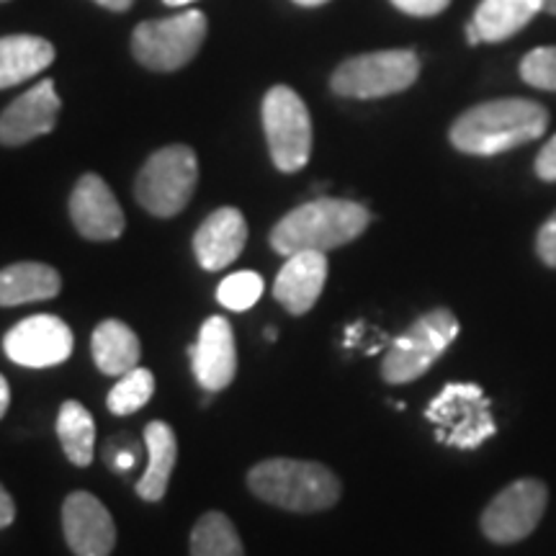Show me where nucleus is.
<instances>
[{
	"label": "nucleus",
	"instance_id": "nucleus-3",
	"mask_svg": "<svg viewBox=\"0 0 556 556\" xmlns=\"http://www.w3.org/2000/svg\"><path fill=\"white\" fill-rule=\"evenodd\" d=\"M248 484L263 503L291 513L328 510L340 500L338 477L317 462L268 458L250 471Z\"/></svg>",
	"mask_w": 556,
	"mask_h": 556
},
{
	"label": "nucleus",
	"instance_id": "nucleus-16",
	"mask_svg": "<svg viewBox=\"0 0 556 556\" xmlns=\"http://www.w3.org/2000/svg\"><path fill=\"white\" fill-rule=\"evenodd\" d=\"M328 281V255L317 250L287 255V263L278 270L274 296L289 315H307L315 307Z\"/></svg>",
	"mask_w": 556,
	"mask_h": 556
},
{
	"label": "nucleus",
	"instance_id": "nucleus-29",
	"mask_svg": "<svg viewBox=\"0 0 556 556\" xmlns=\"http://www.w3.org/2000/svg\"><path fill=\"white\" fill-rule=\"evenodd\" d=\"M400 11L409 13V16H438L441 11L448 9L451 0H392Z\"/></svg>",
	"mask_w": 556,
	"mask_h": 556
},
{
	"label": "nucleus",
	"instance_id": "nucleus-6",
	"mask_svg": "<svg viewBox=\"0 0 556 556\" xmlns=\"http://www.w3.org/2000/svg\"><path fill=\"white\" fill-rule=\"evenodd\" d=\"M458 336V319L451 309H433L402 332L387 351L381 377L387 384H409L420 379Z\"/></svg>",
	"mask_w": 556,
	"mask_h": 556
},
{
	"label": "nucleus",
	"instance_id": "nucleus-12",
	"mask_svg": "<svg viewBox=\"0 0 556 556\" xmlns=\"http://www.w3.org/2000/svg\"><path fill=\"white\" fill-rule=\"evenodd\" d=\"M62 531L75 556H109L116 544L111 513L90 492H73L62 505Z\"/></svg>",
	"mask_w": 556,
	"mask_h": 556
},
{
	"label": "nucleus",
	"instance_id": "nucleus-20",
	"mask_svg": "<svg viewBox=\"0 0 556 556\" xmlns=\"http://www.w3.org/2000/svg\"><path fill=\"white\" fill-rule=\"evenodd\" d=\"M62 289L60 274L45 263H16L0 270V307L45 302Z\"/></svg>",
	"mask_w": 556,
	"mask_h": 556
},
{
	"label": "nucleus",
	"instance_id": "nucleus-34",
	"mask_svg": "<svg viewBox=\"0 0 556 556\" xmlns=\"http://www.w3.org/2000/svg\"><path fill=\"white\" fill-rule=\"evenodd\" d=\"M96 3L103 5V9H109V11H129L135 0H96Z\"/></svg>",
	"mask_w": 556,
	"mask_h": 556
},
{
	"label": "nucleus",
	"instance_id": "nucleus-5",
	"mask_svg": "<svg viewBox=\"0 0 556 556\" xmlns=\"http://www.w3.org/2000/svg\"><path fill=\"white\" fill-rule=\"evenodd\" d=\"M199 184V160L186 144L157 150L139 170L135 197L152 217H176L189 206Z\"/></svg>",
	"mask_w": 556,
	"mask_h": 556
},
{
	"label": "nucleus",
	"instance_id": "nucleus-24",
	"mask_svg": "<svg viewBox=\"0 0 556 556\" xmlns=\"http://www.w3.org/2000/svg\"><path fill=\"white\" fill-rule=\"evenodd\" d=\"M191 556H245L232 520L225 513H206L191 531Z\"/></svg>",
	"mask_w": 556,
	"mask_h": 556
},
{
	"label": "nucleus",
	"instance_id": "nucleus-21",
	"mask_svg": "<svg viewBox=\"0 0 556 556\" xmlns=\"http://www.w3.org/2000/svg\"><path fill=\"white\" fill-rule=\"evenodd\" d=\"M139 356H142V345L129 325L119 319H106L93 330V361L106 377H124L131 368H137Z\"/></svg>",
	"mask_w": 556,
	"mask_h": 556
},
{
	"label": "nucleus",
	"instance_id": "nucleus-33",
	"mask_svg": "<svg viewBox=\"0 0 556 556\" xmlns=\"http://www.w3.org/2000/svg\"><path fill=\"white\" fill-rule=\"evenodd\" d=\"M11 405V389H9V381L5 377H0V417L5 415V409Z\"/></svg>",
	"mask_w": 556,
	"mask_h": 556
},
{
	"label": "nucleus",
	"instance_id": "nucleus-22",
	"mask_svg": "<svg viewBox=\"0 0 556 556\" xmlns=\"http://www.w3.org/2000/svg\"><path fill=\"white\" fill-rule=\"evenodd\" d=\"M544 11V0H482L471 18L482 41H505L518 34L536 13Z\"/></svg>",
	"mask_w": 556,
	"mask_h": 556
},
{
	"label": "nucleus",
	"instance_id": "nucleus-4",
	"mask_svg": "<svg viewBox=\"0 0 556 556\" xmlns=\"http://www.w3.org/2000/svg\"><path fill=\"white\" fill-rule=\"evenodd\" d=\"M438 443L451 448H479L486 438L497 433L490 397L477 384H448L430 400L426 409Z\"/></svg>",
	"mask_w": 556,
	"mask_h": 556
},
{
	"label": "nucleus",
	"instance_id": "nucleus-27",
	"mask_svg": "<svg viewBox=\"0 0 556 556\" xmlns=\"http://www.w3.org/2000/svg\"><path fill=\"white\" fill-rule=\"evenodd\" d=\"M520 78L541 90H556V47H539L520 62Z\"/></svg>",
	"mask_w": 556,
	"mask_h": 556
},
{
	"label": "nucleus",
	"instance_id": "nucleus-13",
	"mask_svg": "<svg viewBox=\"0 0 556 556\" xmlns=\"http://www.w3.org/2000/svg\"><path fill=\"white\" fill-rule=\"evenodd\" d=\"M70 217L78 227L83 238L106 242L122 238L124 232V212L119 201L106 186V180L96 173H86L75 184L73 197H70Z\"/></svg>",
	"mask_w": 556,
	"mask_h": 556
},
{
	"label": "nucleus",
	"instance_id": "nucleus-38",
	"mask_svg": "<svg viewBox=\"0 0 556 556\" xmlns=\"http://www.w3.org/2000/svg\"><path fill=\"white\" fill-rule=\"evenodd\" d=\"M165 3H168V5H189V3H193V0H165Z\"/></svg>",
	"mask_w": 556,
	"mask_h": 556
},
{
	"label": "nucleus",
	"instance_id": "nucleus-7",
	"mask_svg": "<svg viewBox=\"0 0 556 556\" xmlns=\"http://www.w3.org/2000/svg\"><path fill=\"white\" fill-rule=\"evenodd\" d=\"M206 39V16L197 9L178 16L144 21L131 34V52L144 67L173 73L197 58Z\"/></svg>",
	"mask_w": 556,
	"mask_h": 556
},
{
	"label": "nucleus",
	"instance_id": "nucleus-31",
	"mask_svg": "<svg viewBox=\"0 0 556 556\" xmlns=\"http://www.w3.org/2000/svg\"><path fill=\"white\" fill-rule=\"evenodd\" d=\"M16 518V505H13V497L5 492V486L0 484V528H9Z\"/></svg>",
	"mask_w": 556,
	"mask_h": 556
},
{
	"label": "nucleus",
	"instance_id": "nucleus-17",
	"mask_svg": "<svg viewBox=\"0 0 556 556\" xmlns=\"http://www.w3.org/2000/svg\"><path fill=\"white\" fill-rule=\"evenodd\" d=\"M248 242V222L240 208L222 206L193 235V253L201 268L222 270L240 258Z\"/></svg>",
	"mask_w": 556,
	"mask_h": 556
},
{
	"label": "nucleus",
	"instance_id": "nucleus-10",
	"mask_svg": "<svg viewBox=\"0 0 556 556\" xmlns=\"http://www.w3.org/2000/svg\"><path fill=\"white\" fill-rule=\"evenodd\" d=\"M546 484L539 479H518L505 486L482 513L484 536L495 544H516L536 531L546 510Z\"/></svg>",
	"mask_w": 556,
	"mask_h": 556
},
{
	"label": "nucleus",
	"instance_id": "nucleus-8",
	"mask_svg": "<svg viewBox=\"0 0 556 556\" xmlns=\"http://www.w3.org/2000/svg\"><path fill=\"white\" fill-rule=\"evenodd\" d=\"M420 75V58L413 50L368 52L345 60L332 73L330 86L343 99H384L407 90Z\"/></svg>",
	"mask_w": 556,
	"mask_h": 556
},
{
	"label": "nucleus",
	"instance_id": "nucleus-23",
	"mask_svg": "<svg viewBox=\"0 0 556 556\" xmlns=\"http://www.w3.org/2000/svg\"><path fill=\"white\" fill-rule=\"evenodd\" d=\"M58 435L62 451L75 467H88L93 462L96 446V422L80 402L67 400L58 415Z\"/></svg>",
	"mask_w": 556,
	"mask_h": 556
},
{
	"label": "nucleus",
	"instance_id": "nucleus-36",
	"mask_svg": "<svg viewBox=\"0 0 556 556\" xmlns=\"http://www.w3.org/2000/svg\"><path fill=\"white\" fill-rule=\"evenodd\" d=\"M296 5H307V9H315V5H325L330 3V0H294Z\"/></svg>",
	"mask_w": 556,
	"mask_h": 556
},
{
	"label": "nucleus",
	"instance_id": "nucleus-40",
	"mask_svg": "<svg viewBox=\"0 0 556 556\" xmlns=\"http://www.w3.org/2000/svg\"><path fill=\"white\" fill-rule=\"evenodd\" d=\"M0 3H5V0H0Z\"/></svg>",
	"mask_w": 556,
	"mask_h": 556
},
{
	"label": "nucleus",
	"instance_id": "nucleus-26",
	"mask_svg": "<svg viewBox=\"0 0 556 556\" xmlns=\"http://www.w3.org/2000/svg\"><path fill=\"white\" fill-rule=\"evenodd\" d=\"M263 294V278L255 270H238L219 283L217 299L222 307L232 312H245L258 302Z\"/></svg>",
	"mask_w": 556,
	"mask_h": 556
},
{
	"label": "nucleus",
	"instance_id": "nucleus-19",
	"mask_svg": "<svg viewBox=\"0 0 556 556\" xmlns=\"http://www.w3.org/2000/svg\"><path fill=\"white\" fill-rule=\"evenodd\" d=\"M144 446H148V469L137 482V495L148 503H160L168 492L173 467H176L178 458L176 433L168 422H150L144 428Z\"/></svg>",
	"mask_w": 556,
	"mask_h": 556
},
{
	"label": "nucleus",
	"instance_id": "nucleus-2",
	"mask_svg": "<svg viewBox=\"0 0 556 556\" xmlns=\"http://www.w3.org/2000/svg\"><path fill=\"white\" fill-rule=\"evenodd\" d=\"M371 212L364 204L348 199H315L289 212L270 232V248L281 255L302 250L328 253L343 248L366 232Z\"/></svg>",
	"mask_w": 556,
	"mask_h": 556
},
{
	"label": "nucleus",
	"instance_id": "nucleus-18",
	"mask_svg": "<svg viewBox=\"0 0 556 556\" xmlns=\"http://www.w3.org/2000/svg\"><path fill=\"white\" fill-rule=\"evenodd\" d=\"M54 62L52 41L31 34L0 37V90L31 80Z\"/></svg>",
	"mask_w": 556,
	"mask_h": 556
},
{
	"label": "nucleus",
	"instance_id": "nucleus-28",
	"mask_svg": "<svg viewBox=\"0 0 556 556\" xmlns=\"http://www.w3.org/2000/svg\"><path fill=\"white\" fill-rule=\"evenodd\" d=\"M536 253H539V258L546 263V266L556 268V212H554V217L539 229Z\"/></svg>",
	"mask_w": 556,
	"mask_h": 556
},
{
	"label": "nucleus",
	"instance_id": "nucleus-35",
	"mask_svg": "<svg viewBox=\"0 0 556 556\" xmlns=\"http://www.w3.org/2000/svg\"><path fill=\"white\" fill-rule=\"evenodd\" d=\"M467 41H469V45H471V47L482 45V37H479L477 26H475V24H471V21H469V24H467Z\"/></svg>",
	"mask_w": 556,
	"mask_h": 556
},
{
	"label": "nucleus",
	"instance_id": "nucleus-11",
	"mask_svg": "<svg viewBox=\"0 0 556 556\" xmlns=\"http://www.w3.org/2000/svg\"><path fill=\"white\" fill-rule=\"evenodd\" d=\"M5 356L26 368H50L65 364L73 353V330L54 315L21 319L3 340Z\"/></svg>",
	"mask_w": 556,
	"mask_h": 556
},
{
	"label": "nucleus",
	"instance_id": "nucleus-32",
	"mask_svg": "<svg viewBox=\"0 0 556 556\" xmlns=\"http://www.w3.org/2000/svg\"><path fill=\"white\" fill-rule=\"evenodd\" d=\"M114 467L119 469V471H127V469L135 467V451H131V448H124V451H119V454H116Z\"/></svg>",
	"mask_w": 556,
	"mask_h": 556
},
{
	"label": "nucleus",
	"instance_id": "nucleus-25",
	"mask_svg": "<svg viewBox=\"0 0 556 556\" xmlns=\"http://www.w3.org/2000/svg\"><path fill=\"white\" fill-rule=\"evenodd\" d=\"M152 394H155V377L148 368L137 366L116 381L114 389L109 392L106 405L114 415H131L148 405Z\"/></svg>",
	"mask_w": 556,
	"mask_h": 556
},
{
	"label": "nucleus",
	"instance_id": "nucleus-9",
	"mask_svg": "<svg viewBox=\"0 0 556 556\" xmlns=\"http://www.w3.org/2000/svg\"><path fill=\"white\" fill-rule=\"evenodd\" d=\"M263 129L274 165L281 173H296L312 155V116L289 86H274L263 99Z\"/></svg>",
	"mask_w": 556,
	"mask_h": 556
},
{
	"label": "nucleus",
	"instance_id": "nucleus-39",
	"mask_svg": "<svg viewBox=\"0 0 556 556\" xmlns=\"http://www.w3.org/2000/svg\"><path fill=\"white\" fill-rule=\"evenodd\" d=\"M266 338L270 340V343H274V340H276V328H268L266 330Z\"/></svg>",
	"mask_w": 556,
	"mask_h": 556
},
{
	"label": "nucleus",
	"instance_id": "nucleus-15",
	"mask_svg": "<svg viewBox=\"0 0 556 556\" xmlns=\"http://www.w3.org/2000/svg\"><path fill=\"white\" fill-rule=\"evenodd\" d=\"M193 377L206 392H222L232 384L238 374V351H235L232 325L225 317H208L199 330L197 345L191 348Z\"/></svg>",
	"mask_w": 556,
	"mask_h": 556
},
{
	"label": "nucleus",
	"instance_id": "nucleus-37",
	"mask_svg": "<svg viewBox=\"0 0 556 556\" xmlns=\"http://www.w3.org/2000/svg\"><path fill=\"white\" fill-rule=\"evenodd\" d=\"M544 11L554 13V16H556V0H544Z\"/></svg>",
	"mask_w": 556,
	"mask_h": 556
},
{
	"label": "nucleus",
	"instance_id": "nucleus-14",
	"mask_svg": "<svg viewBox=\"0 0 556 556\" xmlns=\"http://www.w3.org/2000/svg\"><path fill=\"white\" fill-rule=\"evenodd\" d=\"M60 96L52 80H41L18 96L0 114V144L18 148L41 135H50L60 116Z\"/></svg>",
	"mask_w": 556,
	"mask_h": 556
},
{
	"label": "nucleus",
	"instance_id": "nucleus-1",
	"mask_svg": "<svg viewBox=\"0 0 556 556\" xmlns=\"http://www.w3.org/2000/svg\"><path fill=\"white\" fill-rule=\"evenodd\" d=\"M548 114L526 99L486 101L462 114L451 127V144L467 155H500L533 142L546 131Z\"/></svg>",
	"mask_w": 556,
	"mask_h": 556
},
{
	"label": "nucleus",
	"instance_id": "nucleus-30",
	"mask_svg": "<svg viewBox=\"0 0 556 556\" xmlns=\"http://www.w3.org/2000/svg\"><path fill=\"white\" fill-rule=\"evenodd\" d=\"M536 176L541 180H556V135L541 148L536 157Z\"/></svg>",
	"mask_w": 556,
	"mask_h": 556
}]
</instances>
